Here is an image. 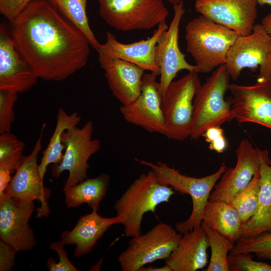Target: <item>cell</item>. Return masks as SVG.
<instances>
[{
	"label": "cell",
	"instance_id": "d6986e66",
	"mask_svg": "<svg viewBox=\"0 0 271 271\" xmlns=\"http://www.w3.org/2000/svg\"><path fill=\"white\" fill-rule=\"evenodd\" d=\"M98 61L112 94L124 105L140 95L144 70L123 60L97 51Z\"/></svg>",
	"mask_w": 271,
	"mask_h": 271
},
{
	"label": "cell",
	"instance_id": "5b68a950",
	"mask_svg": "<svg viewBox=\"0 0 271 271\" xmlns=\"http://www.w3.org/2000/svg\"><path fill=\"white\" fill-rule=\"evenodd\" d=\"M230 78L226 64L222 65L198 89L193 102L191 139L197 140L208 128L231 120L230 98H225Z\"/></svg>",
	"mask_w": 271,
	"mask_h": 271
},
{
	"label": "cell",
	"instance_id": "8d00e7d4",
	"mask_svg": "<svg viewBox=\"0 0 271 271\" xmlns=\"http://www.w3.org/2000/svg\"><path fill=\"white\" fill-rule=\"evenodd\" d=\"M223 134L224 130L221 126H212L207 129L202 137L204 138L206 142L209 144Z\"/></svg>",
	"mask_w": 271,
	"mask_h": 271
},
{
	"label": "cell",
	"instance_id": "7bdbcfd3",
	"mask_svg": "<svg viewBox=\"0 0 271 271\" xmlns=\"http://www.w3.org/2000/svg\"><path fill=\"white\" fill-rule=\"evenodd\" d=\"M267 259H269V260H271V255H269V256L268 257Z\"/></svg>",
	"mask_w": 271,
	"mask_h": 271
},
{
	"label": "cell",
	"instance_id": "603a6c76",
	"mask_svg": "<svg viewBox=\"0 0 271 271\" xmlns=\"http://www.w3.org/2000/svg\"><path fill=\"white\" fill-rule=\"evenodd\" d=\"M271 164L264 162L259 169L260 188L254 214L242 225L239 238L249 239L271 231Z\"/></svg>",
	"mask_w": 271,
	"mask_h": 271
},
{
	"label": "cell",
	"instance_id": "f546056e",
	"mask_svg": "<svg viewBox=\"0 0 271 271\" xmlns=\"http://www.w3.org/2000/svg\"><path fill=\"white\" fill-rule=\"evenodd\" d=\"M259 188V171L255 174L249 183L229 202L238 213L242 225L246 223L256 210Z\"/></svg>",
	"mask_w": 271,
	"mask_h": 271
},
{
	"label": "cell",
	"instance_id": "3957f363",
	"mask_svg": "<svg viewBox=\"0 0 271 271\" xmlns=\"http://www.w3.org/2000/svg\"><path fill=\"white\" fill-rule=\"evenodd\" d=\"M174 193L172 187L160 183L151 170L135 179L114 205L116 215L122 219L125 236L141 234L144 214L155 213L157 207L168 202Z\"/></svg>",
	"mask_w": 271,
	"mask_h": 271
},
{
	"label": "cell",
	"instance_id": "484cf974",
	"mask_svg": "<svg viewBox=\"0 0 271 271\" xmlns=\"http://www.w3.org/2000/svg\"><path fill=\"white\" fill-rule=\"evenodd\" d=\"M56 123L54 132L49 144L42 153L41 162L39 164L40 176L42 180L50 164H59L63 157L65 146L62 142L63 133L66 130L76 126L80 122L81 117L77 112L68 114L62 108L58 109Z\"/></svg>",
	"mask_w": 271,
	"mask_h": 271
},
{
	"label": "cell",
	"instance_id": "4fadbf2b",
	"mask_svg": "<svg viewBox=\"0 0 271 271\" xmlns=\"http://www.w3.org/2000/svg\"><path fill=\"white\" fill-rule=\"evenodd\" d=\"M231 119L271 129V77L251 85L230 83Z\"/></svg>",
	"mask_w": 271,
	"mask_h": 271
},
{
	"label": "cell",
	"instance_id": "ac0fdd59",
	"mask_svg": "<svg viewBox=\"0 0 271 271\" xmlns=\"http://www.w3.org/2000/svg\"><path fill=\"white\" fill-rule=\"evenodd\" d=\"M38 77L17 50L4 24L0 25V89L22 93L37 83Z\"/></svg>",
	"mask_w": 271,
	"mask_h": 271
},
{
	"label": "cell",
	"instance_id": "7402d4cb",
	"mask_svg": "<svg viewBox=\"0 0 271 271\" xmlns=\"http://www.w3.org/2000/svg\"><path fill=\"white\" fill-rule=\"evenodd\" d=\"M209 247L207 236L201 225L182 234L177 246L166 259V264L172 271L202 269L208 262L207 249Z\"/></svg>",
	"mask_w": 271,
	"mask_h": 271
},
{
	"label": "cell",
	"instance_id": "7c38bea8",
	"mask_svg": "<svg viewBox=\"0 0 271 271\" xmlns=\"http://www.w3.org/2000/svg\"><path fill=\"white\" fill-rule=\"evenodd\" d=\"M236 156L235 166L227 168L216 183L209 200L230 202L249 183L262 163L271 164L268 151L254 147L247 140L240 142Z\"/></svg>",
	"mask_w": 271,
	"mask_h": 271
},
{
	"label": "cell",
	"instance_id": "f35d334b",
	"mask_svg": "<svg viewBox=\"0 0 271 271\" xmlns=\"http://www.w3.org/2000/svg\"><path fill=\"white\" fill-rule=\"evenodd\" d=\"M261 24L266 32L271 36V13L267 15L263 18Z\"/></svg>",
	"mask_w": 271,
	"mask_h": 271
},
{
	"label": "cell",
	"instance_id": "ffe728a7",
	"mask_svg": "<svg viewBox=\"0 0 271 271\" xmlns=\"http://www.w3.org/2000/svg\"><path fill=\"white\" fill-rule=\"evenodd\" d=\"M168 27L166 22L161 23L151 37L128 44L118 41L112 33L107 32L105 42L101 44L97 51L132 63L144 71L158 76L160 69L155 60V48L160 37Z\"/></svg>",
	"mask_w": 271,
	"mask_h": 271
},
{
	"label": "cell",
	"instance_id": "f1b7e54d",
	"mask_svg": "<svg viewBox=\"0 0 271 271\" xmlns=\"http://www.w3.org/2000/svg\"><path fill=\"white\" fill-rule=\"evenodd\" d=\"M205 230L211 249V257L205 271H229L228 263V252L234 245L228 239L214 230L204 222L201 224Z\"/></svg>",
	"mask_w": 271,
	"mask_h": 271
},
{
	"label": "cell",
	"instance_id": "5bb4252c",
	"mask_svg": "<svg viewBox=\"0 0 271 271\" xmlns=\"http://www.w3.org/2000/svg\"><path fill=\"white\" fill-rule=\"evenodd\" d=\"M173 8L172 20L155 48V60L160 69L159 90L162 97L179 71L185 70L198 72L196 66L186 61L185 55L179 46V27L185 12L183 1L173 5Z\"/></svg>",
	"mask_w": 271,
	"mask_h": 271
},
{
	"label": "cell",
	"instance_id": "8fae6325",
	"mask_svg": "<svg viewBox=\"0 0 271 271\" xmlns=\"http://www.w3.org/2000/svg\"><path fill=\"white\" fill-rule=\"evenodd\" d=\"M45 126L44 123L32 152L28 156H24L5 191L17 204H28L35 200L41 203L40 207L37 209L36 217L38 218L48 216L50 213L48 202L51 190L44 186L37 162L42 148Z\"/></svg>",
	"mask_w": 271,
	"mask_h": 271
},
{
	"label": "cell",
	"instance_id": "ba28073f",
	"mask_svg": "<svg viewBox=\"0 0 271 271\" xmlns=\"http://www.w3.org/2000/svg\"><path fill=\"white\" fill-rule=\"evenodd\" d=\"M93 130V122L88 121L81 128L74 126L63 133V157L59 164H53L51 168V174L56 178L65 171H68L63 190L88 178V160L101 148L100 141L92 138Z\"/></svg>",
	"mask_w": 271,
	"mask_h": 271
},
{
	"label": "cell",
	"instance_id": "30bf717a",
	"mask_svg": "<svg viewBox=\"0 0 271 271\" xmlns=\"http://www.w3.org/2000/svg\"><path fill=\"white\" fill-rule=\"evenodd\" d=\"M182 236L171 225L160 223L145 234L132 237L118 257L121 270L139 271L147 263L166 259Z\"/></svg>",
	"mask_w": 271,
	"mask_h": 271
},
{
	"label": "cell",
	"instance_id": "836d02e7",
	"mask_svg": "<svg viewBox=\"0 0 271 271\" xmlns=\"http://www.w3.org/2000/svg\"><path fill=\"white\" fill-rule=\"evenodd\" d=\"M65 244L62 240L54 242L50 245L51 249L56 251L59 256L56 262L52 257H50L46 264L50 271H78V269L69 260L67 252L65 249Z\"/></svg>",
	"mask_w": 271,
	"mask_h": 271
},
{
	"label": "cell",
	"instance_id": "6da1fadb",
	"mask_svg": "<svg viewBox=\"0 0 271 271\" xmlns=\"http://www.w3.org/2000/svg\"><path fill=\"white\" fill-rule=\"evenodd\" d=\"M11 26L17 50L38 78L61 81L87 62V38L47 0L31 3Z\"/></svg>",
	"mask_w": 271,
	"mask_h": 271
},
{
	"label": "cell",
	"instance_id": "52a82bcc",
	"mask_svg": "<svg viewBox=\"0 0 271 271\" xmlns=\"http://www.w3.org/2000/svg\"><path fill=\"white\" fill-rule=\"evenodd\" d=\"M101 18L123 32L148 30L165 22L169 13L163 0H97Z\"/></svg>",
	"mask_w": 271,
	"mask_h": 271
},
{
	"label": "cell",
	"instance_id": "cb8c5ba5",
	"mask_svg": "<svg viewBox=\"0 0 271 271\" xmlns=\"http://www.w3.org/2000/svg\"><path fill=\"white\" fill-rule=\"evenodd\" d=\"M202 222L233 243L239 238L241 219L237 210L229 202L208 200Z\"/></svg>",
	"mask_w": 271,
	"mask_h": 271
},
{
	"label": "cell",
	"instance_id": "8992f818",
	"mask_svg": "<svg viewBox=\"0 0 271 271\" xmlns=\"http://www.w3.org/2000/svg\"><path fill=\"white\" fill-rule=\"evenodd\" d=\"M198 74L188 72L173 81L162 97L164 136L169 140L184 141L190 137L194 99L202 85Z\"/></svg>",
	"mask_w": 271,
	"mask_h": 271
},
{
	"label": "cell",
	"instance_id": "9c48e42d",
	"mask_svg": "<svg viewBox=\"0 0 271 271\" xmlns=\"http://www.w3.org/2000/svg\"><path fill=\"white\" fill-rule=\"evenodd\" d=\"M225 64L234 81L244 68L253 72L259 68L258 80L271 77V36L261 24H255L249 35L237 37L228 50Z\"/></svg>",
	"mask_w": 271,
	"mask_h": 271
},
{
	"label": "cell",
	"instance_id": "d4e9b609",
	"mask_svg": "<svg viewBox=\"0 0 271 271\" xmlns=\"http://www.w3.org/2000/svg\"><path fill=\"white\" fill-rule=\"evenodd\" d=\"M110 179V176L103 173L63 190L67 207L75 208L86 203L92 210H98L100 203L106 194Z\"/></svg>",
	"mask_w": 271,
	"mask_h": 271
},
{
	"label": "cell",
	"instance_id": "d590c367",
	"mask_svg": "<svg viewBox=\"0 0 271 271\" xmlns=\"http://www.w3.org/2000/svg\"><path fill=\"white\" fill-rule=\"evenodd\" d=\"M15 249L8 243L0 241V270H12L15 265Z\"/></svg>",
	"mask_w": 271,
	"mask_h": 271
},
{
	"label": "cell",
	"instance_id": "7a4b0ae2",
	"mask_svg": "<svg viewBox=\"0 0 271 271\" xmlns=\"http://www.w3.org/2000/svg\"><path fill=\"white\" fill-rule=\"evenodd\" d=\"M186 51L197 71L207 73L225 64L227 53L238 35L233 30L200 15L185 26Z\"/></svg>",
	"mask_w": 271,
	"mask_h": 271
},
{
	"label": "cell",
	"instance_id": "4dcf8cb0",
	"mask_svg": "<svg viewBox=\"0 0 271 271\" xmlns=\"http://www.w3.org/2000/svg\"><path fill=\"white\" fill-rule=\"evenodd\" d=\"M254 253L261 259H267L271 255V231L262 233L249 239L239 238L230 253Z\"/></svg>",
	"mask_w": 271,
	"mask_h": 271
},
{
	"label": "cell",
	"instance_id": "44dd1931",
	"mask_svg": "<svg viewBox=\"0 0 271 271\" xmlns=\"http://www.w3.org/2000/svg\"><path fill=\"white\" fill-rule=\"evenodd\" d=\"M97 211L92 210L90 213L81 216L71 230L65 231L61 235L65 245H76L74 254L76 257L90 253L111 226L122 222L119 216L105 217L98 214Z\"/></svg>",
	"mask_w": 271,
	"mask_h": 271
},
{
	"label": "cell",
	"instance_id": "60d3db41",
	"mask_svg": "<svg viewBox=\"0 0 271 271\" xmlns=\"http://www.w3.org/2000/svg\"><path fill=\"white\" fill-rule=\"evenodd\" d=\"M256 1L260 6L267 5L271 7V0H256Z\"/></svg>",
	"mask_w": 271,
	"mask_h": 271
},
{
	"label": "cell",
	"instance_id": "e575fe53",
	"mask_svg": "<svg viewBox=\"0 0 271 271\" xmlns=\"http://www.w3.org/2000/svg\"><path fill=\"white\" fill-rule=\"evenodd\" d=\"M35 1L37 0H0V12L11 24Z\"/></svg>",
	"mask_w": 271,
	"mask_h": 271
},
{
	"label": "cell",
	"instance_id": "d6a6232c",
	"mask_svg": "<svg viewBox=\"0 0 271 271\" xmlns=\"http://www.w3.org/2000/svg\"><path fill=\"white\" fill-rule=\"evenodd\" d=\"M251 253H230L228 256L229 271H271V264L252 259Z\"/></svg>",
	"mask_w": 271,
	"mask_h": 271
},
{
	"label": "cell",
	"instance_id": "ab89813d",
	"mask_svg": "<svg viewBox=\"0 0 271 271\" xmlns=\"http://www.w3.org/2000/svg\"><path fill=\"white\" fill-rule=\"evenodd\" d=\"M139 271H172L171 267L168 265L166 264L162 267H153L150 266L148 267H142Z\"/></svg>",
	"mask_w": 271,
	"mask_h": 271
},
{
	"label": "cell",
	"instance_id": "9a60e30c",
	"mask_svg": "<svg viewBox=\"0 0 271 271\" xmlns=\"http://www.w3.org/2000/svg\"><path fill=\"white\" fill-rule=\"evenodd\" d=\"M157 76L151 72L145 73L140 95L131 103L122 105L120 111L126 122L140 126L148 132L165 135L162 96Z\"/></svg>",
	"mask_w": 271,
	"mask_h": 271
},
{
	"label": "cell",
	"instance_id": "74e56055",
	"mask_svg": "<svg viewBox=\"0 0 271 271\" xmlns=\"http://www.w3.org/2000/svg\"><path fill=\"white\" fill-rule=\"evenodd\" d=\"M227 147V140L224 134L212 141L209 143V149L218 153H223Z\"/></svg>",
	"mask_w": 271,
	"mask_h": 271
},
{
	"label": "cell",
	"instance_id": "1f68e13d",
	"mask_svg": "<svg viewBox=\"0 0 271 271\" xmlns=\"http://www.w3.org/2000/svg\"><path fill=\"white\" fill-rule=\"evenodd\" d=\"M18 94L13 90L0 89V133L11 132L15 118L14 108Z\"/></svg>",
	"mask_w": 271,
	"mask_h": 271
},
{
	"label": "cell",
	"instance_id": "b9f144b4",
	"mask_svg": "<svg viewBox=\"0 0 271 271\" xmlns=\"http://www.w3.org/2000/svg\"><path fill=\"white\" fill-rule=\"evenodd\" d=\"M170 3L172 4L173 5L178 4L180 2L183 1V0H167Z\"/></svg>",
	"mask_w": 271,
	"mask_h": 271
},
{
	"label": "cell",
	"instance_id": "277c9868",
	"mask_svg": "<svg viewBox=\"0 0 271 271\" xmlns=\"http://www.w3.org/2000/svg\"><path fill=\"white\" fill-rule=\"evenodd\" d=\"M139 162L149 167L160 183L172 187L174 190L181 194H187L191 197L193 208L191 215L186 220L176 224V230L183 234L201 226L204 209L210 195L227 169L225 163L223 162L213 174L196 178L182 174L178 170L164 162L154 164L144 160H140Z\"/></svg>",
	"mask_w": 271,
	"mask_h": 271
},
{
	"label": "cell",
	"instance_id": "83f0119b",
	"mask_svg": "<svg viewBox=\"0 0 271 271\" xmlns=\"http://www.w3.org/2000/svg\"><path fill=\"white\" fill-rule=\"evenodd\" d=\"M25 143L14 134L9 132L0 135V185L5 188L24 156L23 155Z\"/></svg>",
	"mask_w": 271,
	"mask_h": 271
},
{
	"label": "cell",
	"instance_id": "2e32d148",
	"mask_svg": "<svg viewBox=\"0 0 271 271\" xmlns=\"http://www.w3.org/2000/svg\"><path fill=\"white\" fill-rule=\"evenodd\" d=\"M257 5L256 0H196L194 7L201 15L246 36L253 30Z\"/></svg>",
	"mask_w": 271,
	"mask_h": 271
},
{
	"label": "cell",
	"instance_id": "4316f807",
	"mask_svg": "<svg viewBox=\"0 0 271 271\" xmlns=\"http://www.w3.org/2000/svg\"><path fill=\"white\" fill-rule=\"evenodd\" d=\"M65 19L81 31L91 46L98 50L101 44L90 28L86 13L87 0H47Z\"/></svg>",
	"mask_w": 271,
	"mask_h": 271
},
{
	"label": "cell",
	"instance_id": "e0dca14e",
	"mask_svg": "<svg viewBox=\"0 0 271 271\" xmlns=\"http://www.w3.org/2000/svg\"><path fill=\"white\" fill-rule=\"evenodd\" d=\"M34 202L17 204L6 192L0 196V238L17 252L33 248L37 242L29 224Z\"/></svg>",
	"mask_w": 271,
	"mask_h": 271
}]
</instances>
